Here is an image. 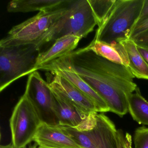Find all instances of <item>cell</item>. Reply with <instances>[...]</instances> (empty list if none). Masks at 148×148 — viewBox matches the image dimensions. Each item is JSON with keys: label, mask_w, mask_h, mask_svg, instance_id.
<instances>
[{"label": "cell", "mask_w": 148, "mask_h": 148, "mask_svg": "<svg viewBox=\"0 0 148 148\" xmlns=\"http://www.w3.org/2000/svg\"><path fill=\"white\" fill-rule=\"evenodd\" d=\"M84 48L92 51L110 61L129 67L128 54L123 42L109 44L93 39Z\"/></svg>", "instance_id": "5bb4252c"}, {"label": "cell", "mask_w": 148, "mask_h": 148, "mask_svg": "<svg viewBox=\"0 0 148 148\" xmlns=\"http://www.w3.org/2000/svg\"><path fill=\"white\" fill-rule=\"evenodd\" d=\"M38 148H44V147H39Z\"/></svg>", "instance_id": "484cf974"}, {"label": "cell", "mask_w": 148, "mask_h": 148, "mask_svg": "<svg viewBox=\"0 0 148 148\" xmlns=\"http://www.w3.org/2000/svg\"><path fill=\"white\" fill-rule=\"evenodd\" d=\"M116 0H88L98 27L102 25L111 12Z\"/></svg>", "instance_id": "ac0fdd59"}, {"label": "cell", "mask_w": 148, "mask_h": 148, "mask_svg": "<svg viewBox=\"0 0 148 148\" xmlns=\"http://www.w3.org/2000/svg\"><path fill=\"white\" fill-rule=\"evenodd\" d=\"M138 46L148 48V31L132 39Z\"/></svg>", "instance_id": "44dd1931"}, {"label": "cell", "mask_w": 148, "mask_h": 148, "mask_svg": "<svg viewBox=\"0 0 148 148\" xmlns=\"http://www.w3.org/2000/svg\"><path fill=\"white\" fill-rule=\"evenodd\" d=\"M39 147L82 148L59 125L42 123L34 139Z\"/></svg>", "instance_id": "7c38bea8"}, {"label": "cell", "mask_w": 148, "mask_h": 148, "mask_svg": "<svg viewBox=\"0 0 148 148\" xmlns=\"http://www.w3.org/2000/svg\"><path fill=\"white\" fill-rule=\"evenodd\" d=\"M97 118L96 125L89 130L59 125L82 148H118L117 130L113 122L103 113L97 114Z\"/></svg>", "instance_id": "52a82bcc"}, {"label": "cell", "mask_w": 148, "mask_h": 148, "mask_svg": "<svg viewBox=\"0 0 148 148\" xmlns=\"http://www.w3.org/2000/svg\"><path fill=\"white\" fill-rule=\"evenodd\" d=\"M37 15L15 26L0 41V47L34 45L68 10V4Z\"/></svg>", "instance_id": "277c9868"}, {"label": "cell", "mask_w": 148, "mask_h": 148, "mask_svg": "<svg viewBox=\"0 0 148 148\" xmlns=\"http://www.w3.org/2000/svg\"><path fill=\"white\" fill-rule=\"evenodd\" d=\"M97 25V20L88 0L71 1L67 12L60 18L34 45L40 51L45 44L66 36L86 38Z\"/></svg>", "instance_id": "7a4b0ae2"}, {"label": "cell", "mask_w": 148, "mask_h": 148, "mask_svg": "<svg viewBox=\"0 0 148 148\" xmlns=\"http://www.w3.org/2000/svg\"><path fill=\"white\" fill-rule=\"evenodd\" d=\"M40 70L50 72L53 74H58L64 78L91 100L97 112H110L105 101L74 71L66 55L47 65Z\"/></svg>", "instance_id": "9c48e42d"}, {"label": "cell", "mask_w": 148, "mask_h": 148, "mask_svg": "<svg viewBox=\"0 0 148 148\" xmlns=\"http://www.w3.org/2000/svg\"><path fill=\"white\" fill-rule=\"evenodd\" d=\"M117 139L118 148H125V136L122 130H117Z\"/></svg>", "instance_id": "7402d4cb"}, {"label": "cell", "mask_w": 148, "mask_h": 148, "mask_svg": "<svg viewBox=\"0 0 148 148\" xmlns=\"http://www.w3.org/2000/svg\"><path fill=\"white\" fill-rule=\"evenodd\" d=\"M135 148H148V128L140 127L135 131L134 136Z\"/></svg>", "instance_id": "d6986e66"}, {"label": "cell", "mask_w": 148, "mask_h": 148, "mask_svg": "<svg viewBox=\"0 0 148 148\" xmlns=\"http://www.w3.org/2000/svg\"><path fill=\"white\" fill-rule=\"evenodd\" d=\"M71 0H13L7 6L8 12H40L52 10L69 3Z\"/></svg>", "instance_id": "9a60e30c"}, {"label": "cell", "mask_w": 148, "mask_h": 148, "mask_svg": "<svg viewBox=\"0 0 148 148\" xmlns=\"http://www.w3.org/2000/svg\"><path fill=\"white\" fill-rule=\"evenodd\" d=\"M137 48L139 53L148 64V48H144L138 46H137Z\"/></svg>", "instance_id": "cb8c5ba5"}, {"label": "cell", "mask_w": 148, "mask_h": 148, "mask_svg": "<svg viewBox=\"0 0 148 148\" xmlns=\"http://www.w3.org/2000/svg\"><path fill=\"white\" fill-rule=\"evenodd\" d=\"M25 94L33 106L42 123L59 125L53 110V95L48 83L37 71L29 75Z\"/></svg>", "instance_id": "ba28073f"}, {"label": "cell", "mask_w": 148, "mask_h": 148, "mask_svg": "<svg viewBox=\"0 0 148 148\" xmlns=\"http://www.w3.org/2000/svg\"><path fill=\"white\" fill-rule=\"evenodd\" d=\"M148 31V17L138 21L134 26L130 39H132L143 33Z\"/></svg>", "instance_id": "ffe728a7"}, {"label": "cell", "mask_w": 148, "mask_h": 148, "mask_svg": "<svg viewBox=\"0 0 148 148\" xmlns=\"http://www.w3.org/2000/svg\"><path fill=\"white\" fill-rule=\"evenodd\" d=\"M81 38L73 35H68L55 40L47 51L40 53L35 64V71L40 70L47 65L73 51Z\"/></svg>", "instance_id": "4fadbf2b"}, {"label": "cell", "mask_w": 148, "mask_h": 148, "mask_svg": "<svg viewBox=\"0 0 148 148\" xmlns=\"http://www.w3.org/2000/svg\"><path fill=\"white\" fill-rule=\"evenodd\" d=\"M53 75L48 83L52 92L85 113L97 112L93 103L83 92L64 78L58 74Z\"/></svg>", "instance_id": "8fae6325"}, {"label": "cell", "mask_w": 148, "mask_h": 148, "mask_svg": "<svg viewBox=\"0 0 148 148\" xmlns=\"http://www.w3.org/2000/svg\"><path fill=\"white\" fill-rule=\"evenodd\" d=\"M144 0H116L111 12L98 27L93 39L109 44L130 39L138 21Z\"/></svg>", "instance_id": "3957f363"}, {"label": "cell", "mask_w": 148, "mask_h": 148, "mask_svg": "<svg viewBox=\"0 0 148 148\" xmlns=\"http://www.w3.org/2000/svg\"><path fill=\"white\" fill-rule=\"evenodd\" d=\"M66 56L74 71L105 101L110 112L120 117L129 112L128 98L138 86L128 67L84 48Z\"/></svg>", "instance_id": "6da1fadb"}, {"label": "cell", "mask_w": 148, "mask_h": 148, "mask_svg": "<svg viewBox=\"0 0 148 148\" xmlns=\"http://www.w3.org/2000/svg\"><path fill=\"white\" fill-rule=\"evenodd\" d=\"M25 93L14 107L10 119L12 144L14 148H25L34 141L42 123Z\"/></svg>", "instance_id": "8992f818"}, {"label": "cell", "mask_w": 148, "mask_h": 148, "mask_svg": "<svg viewBox=\"0 0 148 148\" xmlns=\"http://www.w3.org/2000/svg\"><path fill=\"white\" fill-rule=\"evenodd\" d=\"M0 148H14L12 144L11 143L7 145H1Z\"/></svg>", "instance_id": "d4e9b609"}, {"label": "cell", "mask_w": 148, "mask_h": 148, "mask_svg": "<svg viewBox=\"0 0 148 148\" xmlns=\"http://www.w3.org/2000/svg\"><path fill=\"white\" fill-rule=\"evenodd\" d=\"M128 109L135 121L148 125V102L141 95L138 87L128 98Z\"/></svg>", "instance_id": "e0dca14e"}, {"label": "cell", "mask_w": 148, "mask_h": 148, "mask_svg": "<svg viewBox=\"0 0 148 148\" xmlns=\"http://www.w3.org/2000/svg\"><path fill=\"white\" fill-rule=\"evenodd\" d=\"M129 59L128 68L135 77L148 79V64L139 53L136 45L131 39L123 42Z\"/></svg>", "instance_id": "2e32d148"}, {"label": "cell", "mask_w": 148, "mask_h": 148, "mask_svg": "<svg viewBox=\"0 0 148 148\" xmlns=\"http://www.w3.org/2000/svg\"><path fill=\"white\" fill-rule=\"evenodd\" d=\"M52 92L53 110L59 125L71 127L79 131L89 130L94 128L97 123V112L85 113Z\"/></svg>", "instance_id": "30bf717a"}, {"label": "cell", "mask_w": 148, "mask_h": 148, "mask_svg": "<svg viewBox=\"0 0 148 148\" xmlns=\"http://www.w3.org/2000/svg\"><path fill=\"white\" fill-rule=\"evenodd\" d=\"M39 53L33 45L0 47V91L20 78L35 71Z\"/></svg>", "instance_id": "5b68a950"}, {"label": "cell", "mask_w": 148, "mask_h": 148, "mask_svg": "<svg viewBox=\"0 0 148 148\" xmlns=\"http://www.w3.org/2000/svg\"><path fill=\"white\" fill-rule=\"evenodd\" d=\"M147 17H148V0H144L143 5L138 21L145 18Z\"/></svg>", "instance_id": "603a6c76"}]
</instances>
